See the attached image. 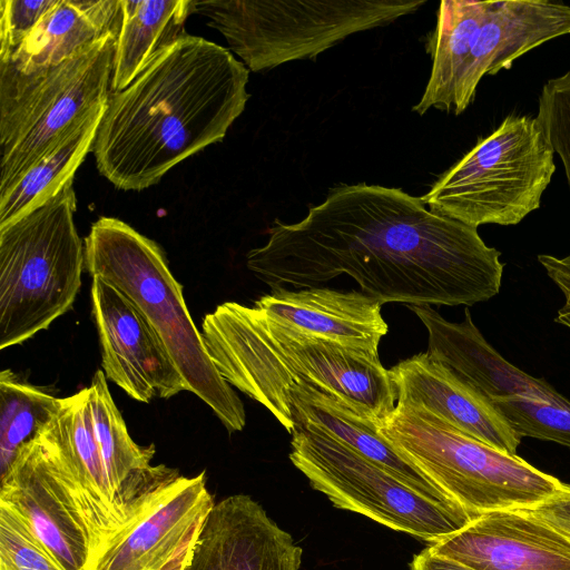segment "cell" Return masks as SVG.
<instances>
[{"instance_id": "26", "label": "cell", "mask_w": 570, "mask_h": 570, "mask_svg": "<svg viewBox=\"0 0 570 570\" xmlns=\"http://www.w3.org/2000/svg\"><path fill=\"white\" fill-rule=\"evenodd\" d=\"M489 401L520 438L570 446V401L544 380L527 393Z\"/></svg>"}, {"instance_id": "20", "label": "cell", "mask_w": 570, "mask_h": 570, "mask_svg": "<svg viewBox=\"0 0 570 570\" xmlns=\"http://www.w3.org/2000/svg\"><path fill=\"white\" fill-rule=\"evenodd\" d=\"M254 306L308 335L373 352H379V344L389 332L382 305L361 291L281 287L261 296Z\"/></svg>"}, {"instance_id": "14", "label": "cell", "mask_w": 570, "mask_h": 570, "mask_svg": "<svg viewBox=\"0 0 570 570\" xmlns=\"http://www.w3.org/2000/svg\"><path fill=\"white\" fill-rule=\"evenodd\" d=\"M215 505L206 475H180L124 527L86 570H161Z\"/></svg>"}, {"instance_id": "17", "label": "cell", "mask_w": 570, "mask_h": 570, "mask_svg": "<svg viewBox=\"0 0 570 570\" xmlns=\"http://www.w3.org/2000/svg\"><path fill=\"white\" fill-rule=\"evenodd\" d=\"M0 507L16 515L67 570H86L89 549L68 493L35 439L1 475Z\"/></svg>"}, {"instance_id": "8", "label": "cell", "mask_w": 570, "mask_h": 570, "mask_svg": "<svg viewBox=\"0 0 570 570\" xmlns=\"http://www.w3.org/2000/svg\"><path fill=\"white\" fill-rule=\"evenodd\" d=\"M426 0H191L248 70L313 59L353 33L386 26Z\"/></svg>"}, {"instance_id": "22", "label": "cell", "mask_w": 570, "mask_h": 570, "mask_svg": "<svg viewBox=\"0 0 570 570\" xmlns=\"http://www.w3.org/2000/svg\"><path fill=\"white\" fill-rule=\"evenodd\" d=\"M120 0H57L19 49L0 60V76L40 73L119 32Z\"/></svg>"}, {"instance_id": "9", "label": "cell", "mask_w": 570, "mask_h": 570, "mask_svg": "<svg viewBox=\"0 0 570 570\" xmlns=\"http://www.w3.org/2000/svg\"><path fill=\"white\" fill-rule=\"evenodd\" d=\"M554 171V150L537 117L510 115L421 198L433 213L474 228L517 225L540 207Z\"/></svg>"}, {"instance_id": "6", "label": "cell", "mask_w": 570, "mask_h": 570, "mask_svg": "<svg viewBox=\"0 0 570 570\" xmlns=\"http://www.w3.org/2000/svg\"><path fill=\"white\" fill-rule=\"evenodd\" d=\"M379 431L399 454L474 517L534 509L567 487L517 454L479 441L415 404L397 401Z\"/></svg>"}, {"instance_id": "30", "label": "cell", "mask_w": 570, "mask_h": 570, "mask_svg": "<svg viewBox=\"0 0 570 570\" xmlns=\"http://www.w3.org/2000/svg\"><path fill=\"white\" fill-rule=\"evenodd\" d=\"M538 261L564 296L554 321L570 328V254L562 258L540 254Z\"/></svg>"}, {"instance_id": "24", "label": "cell", "mask_w": 570, "mask_h": 570, "mask_svg": "<svg viewBox=\"0 0 570 570\" xmlns=\"http://www.w3.org/2000/svg\"><path fill=\"white\" fill-rule=\"evenodd\" d=\"M106 105L97 108L58 145L0 193V227L57 195L92 149Z\"/></svg>"}, {"instance_id": "31", "label": "cell", "mask_w": 570, "mask_h": 570, "mask_svg": "<svg viewBox=\"0 0 570 570\" xmlns=\"http://www.w3.org/2000/svg\"><path fill=\"white\" fill-rule=\"evenodd\" d=\"M531 510L570 542V485Z\"/></svg>"}, {"instance_id": "3", "label": "cell", "mask_w": 570, "mask_h": 570, "mask_svg": "<svg viewBox=\"0 0 570 570\" xmlns=\"http://www.w3.org/2000/svg\"><path fill=\"white\" fill-rule=\"evenodd\" d=\"M200 333L222 377L269 412L301 384L377 425L396 407V389L379 352L308 335L236 302L205 315Z\"/></svg>"}, {"instance_id": "18", "label": "cell", "mask_w": 570, "mask_h": 570, "mask_svg": "<svg viewBox=\"0 0 570 570\" xmlns=\"http://www.w3.org/2000/svg\"><path fill=\"white\" fill-rule=\"evenodd\" d=\"M389 371L397 401L422 406L463 433L517 454L521 438L493 404L426 352L405 358Z\"/></svg>"}, {"instance_id": "28", "label": "cell", "mask_w": 570, "mask_h": 570, "mask_svg": "<svg viewBox=\"0 0 570 570\" xmlns=\"http://www.w3.org/2000/svg\"><path fill=\"white\" fill-rule=\"evenodd\" d=\"M537 119L561 158L570 189V70L543 85Z\"/></svg>"}, {"instance_id": "13", "label": "cell", "mask_w": 570, "mask_h": 570, "mask_svg": "<svg viewBox=\"0 0 570 570\" xmlns=\"http://www.w3.org/2000/svg\"><path fill=\"white\" fill-rule=\"evenodd\" d=\"M91 303L107 380L144 403L187 391L161 342L127 296L94 276Z\"/></svg>"}, {"instance_id": "7", "label": "cell", "mask_w": 570, "mask_h": 570, "mask_svg": "<svg viewBox=\"0 0 570 570\" xmlns=\"http://www.w3.org/2000/svg\"><path fill=\"white\" fill-rule=\"evenodd\" d=\"M73 179L0 227V348L21 344L72 308L85 245L75 226Z\"/></svg>"}, {"instance_id": "16", "label": "cell", "mask_w": 570, "mask_h": 570, "mask_svg": "<svg viewBox=\"0 0 570 570\" xmlns=\"http://www.w3.org/2000/svg\"><path fill=\"white\" fill-rule=\"evenodd\" d=\"M302 548L246 494L215 503L184 570H299Z\"/></svg>"}, {"instance_id": "19", "label": "cell", "mask_w": 570, "mask_h": 570, "mask_svg": "<svg viewBox=\"0 0 570 570\" xmlns=\"http://www.w3.org/2000/svg\"><path fill=\"white\" fill-rule=\"evenodd\" d=\"M271 413L288 433L301 426L315 428L384 466L426 498L459 504L399 454L380 433L375 422L360 415L336 397L307 385H294Z\"/></svg>"}, {"instance_id": "1", "label": "cell", "mask_w": 570, "mask_h": 570, "mask_svg": "<svg viewBox=\"0 0 570 570\" xmlns=\"http://www.w3.org/2000/svg\"><path fill=\"white\" fill-rule=\"evenodd\" d=\"M246 255L272 289L348 275L381 305L471 306L500 292L501 253L478 228L433 213L401 188L342 185L299 222L275 220Z\"/></svg>"}, {"instance_id": "4", "label": "cell", "mask_w": 570, "mask_h": 570, "mask_svg": "<svg viewBox=\"0 0 570 570\" xmlns=\"http://www.w3.org/2000/svg\"><path fill=\"white\" fill-rule=\"evenodd\" d=\"M85 269L114 285L142 314L196 394L229 432L246 424L243 402L215 367L194 324L183 286L171 274L161 247L127 223L100 217L85 242Z\"/></svg>"}, {"instance_id": "23", "label": "cell", "mask_w": 570, "mask_h": 570, "mask_svg": "<svg viewBox=\"0 0 570 570\" xmlns=\"http://www.w3.org/2000/svg\"><path fill=\"white\" fill-rule=\"evenodd\" d=\"M191 0H120L110 92L127 88L168 46L186 35Z\"/></svg>"}, {"instance_id": "15", "label": "cell", "mask_w": 570, "mask_h": 570, "mask_svg": "<svg viewBox=\"0 0 570 570\" xmlns=\"http://www.w3.org/2000/svg\"><path fill=\"white\" fill-rule=\"evenodd\" d=\"M428 547L474 570H570V542L531 509L482 513Z\"/></svg>"}, {"instance_id": "21", "label": "cell", "mask_w": 570, "mask_h": 570, "mask_svg": "<svg viewBox=\"0 0 570 570\" xmlns=\"http://www.w3.org/2000/svg\"><path fill=\"white\" fill-rule=\"evenodd\" d=\"M88 389L96 439L115 505L126 527L180 474L165 464L153 465L155 445H139L131 439L101 370Z\"/></svg>"}, {"instance_id": "32", "label": "cell", "mask_w": 570, "mask_h": 570, "mask_svg": "<svg viewBox=\"0 0 570 570\" xmlns=\"http://www.w3.org/2000/svg\"><path fill=\"white\" fill-rule=\"evenodd\" d=\"M410 568L411 570H474L459 561L435 553L429 547L413 557Z\"/></svg>"}, {"instance_id": "12", "label": "cell", "mask_w": 570, "mask_h": 570, "mask_svg": "<svg viewBox=\"0 0 570 570\" xmlns=\"http://www.w3.org/2000/svg\"><path fill=\"white\" fill-rule=\"evenodd\" d=\"M36 440L49 469L76 508L90 561L125 522L115 505L96 439L89 389L60 399L59 409Z\"/></svg>"}, {"instance_id": "25", "label": "cell", "mask_w": 570, "mask_h": 570, "mask_svg": "<svg viewBox=\"0 0 570 570\" xmlns=\"http://www.w3.org/2000/svg\"><path fill=\"white\" fill-rule=\"evenodd\" d=\"M60 405V399L22 381L11 370L0 373V475L21 449L33 441Z\"/></svg>"}, {"instance_id": "5", "label": "cell", "mask_w": 570, "mask_h": 570, "mask_svg": "<svg viewBox=\"0 0 570 570\" xmlns=\"http://www.w3.org/2000/svg\"><path fill=\"white\" fill-rule=\"evenodd\" d=\"M570 35V6L547 0H442L428 51L432 68L413 106L463 112L481 79L510 69L514 60L558 37Z\"/></svg>"}, {"instance_id": "33", "label": "cell", "mask_w": 570, "mask_h": 570, "mask_svg": "<svg viewBox=\"0 0 570 570\" xmlns=\"http://www.w3.org/2000/svg\"><path fill=\"white\" fill-rule=\"evenodd\" d=\"M200 530V529H199ZM198 531L193 533L175 552L171 559L167 562V564L161 570H184L186 564L188 563L193 548L198 535Z\"/></svg>"}, {"instance_id": "10", "label": "cell", "mask_w": 570, "mask_h": 570, "mask_svg": "<svg viewBox=\"0 0 570 570\" xmlns=\"http://www.w3.org/2000/svg\"><path fill=\"white\" fill-rule=\"evenodd\" d=\"M117 36L40 73L0 76V193L107 104Z\"/></svg>"}, {"instance_id": "11", "label": "cell", "mask_w": 570, "mask_h": 570, "mask_svg": "<svg viewBox=\"0 0 570 570\" xmlns=\"http://www.w3.org/2000/svg\"><path fill=\"white\" fill-rule=\"evenodd\" d=\"M291 435L289 460L337 509L361 513L429 544L476 518L459 504L426 498L384 466L315 428L301 426Z\"/></svg>"}, {"instance_id": "2", "label": "cell", "mask_w": 570, "mask_h": 570, "mask_svg": "<svg viewBox=\"0 0 570 570\" xmlns=\"http://www.w3.org/2000/svg\"><path fill=\"white\" fill-rule=\"evenodd\" d=\"M248 75L228 49L186 33L110 92L91 149L98 171L122 190L157 184L224 139L249 98Z\"/></svg>"}, {"instance_id": "29", "label": "cell", "mask_w": 570, "mask_h": 570, "mask_svg": "<svg viewBox=\"0 0 570 570\" xmlns=\"http://www.w3.org/2000/svg\"><path fill=\"white\" fill-rule=\"evenodd\" d=\"M57 0H0V60L24 42Z\"/></svg>"}, {"instance_id": "27", "label": "cell", "mask_w": 570, "mask_h": 570, "mask_svg": "<svg viewBox=\"0 0 570 570\" xmlns=\"http://www.w3.org/2000/svg\"><path fill=\"white\" fill-rule=\"evenodd\" d=\"M0 570H67L10 511L0 507Z\"/></svg>"}]
</instances>
